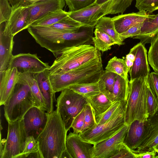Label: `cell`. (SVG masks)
I'll list each match as a JSON object with an SVG mask.
<instances>
[{"instance_id": "cell-41", "label": "cell", "mask_w": 158, "mask_h": 158, "mask_svg": "<svg viewBox=\"0 0 158 158\" xmlns=\"http://www.w3.org/2000/svg\"><path fill=\"white\" fill-rule=\"evenodd\" d=\"M122 103L114 101L110 107L104 113L95 117L97 124H101L107 121L118 108Z\"/></svg>"}, {"instance_id": "cell-50", "label": "cell", "mask_w": 158, "mask_h": 158, "mask_svg": "<svg viewBox=\"0 0 158 158\" xmlns=\"http://www.w3.org/2000/svg\"><path fill=\"white\" fill-rule=\"evenodd\" d=\"M42 0H17L15 6L12 9L20 7H27L36 2Z\"/></svg>"}, {"instance_id": "cell-17", "label": "cell", "mask_w": 158, "mask_h": 158, "mask_svg": "<svg viewBox=\"0 0 158 158\" xmlns=\"http://www.w3.org/2000/svg\"><path fill=\"white\" fill-rule=\"evenodd\" d=\"M133 48L135 59L132 66L129 71L130 80L140 77L147 78L150 69L147 58V51L145 45L139 42Z\"/></svg>"}, {"instance_id": "cell-18", "label": "cell", "mask_w": 158, "mask_h": 158, "mask_svg": "<svg viewBox=\"0 0 158 158\" xmlns=\"http://www.w3.org/2000/svg\"><path fill=\"white\" fill-rule=\"evenodd\" d=\"M65 4L64 0H42L28 6L29 27L34 22L49 13L63 9Z\"/></svg>"}, {"instance_id": "cell-13", "label": "cell", "mask_w": 158, "mask_h": 158, "mask_svg": "<svg viewBox=\"0 0 158 158\" xmlns=\"http://www.w3.org/2000/svg\"><path fill=\"white\" fill-rule=\"evenodd\" d=\"M149 118L135 120L128 125L123 143L130 148L135 150L147 139L149 134Z\"/></svg>"}, {"instance_id": "cell-22", "label": "cell", "mask_w": 158, "mask_h": 158, "mask_svg": "<svg viewBox=\"0 0 158 158\" xmlns=\"http://www.w3.org/2000/svg\"><path fill=\"white\" fill-rule=\"evenodd\" d=\"M29 15L27 7H20L12 9L9 19L6 22L14 36L29 27Z\"/></svg>"}, {"instance_id": "cell-26", "label": "cell", "mask_w": 158, "mask_h": 158, "mask_svg": "<svg viewBox=\"0 0 158 158\" xmlns=\"http://www.w3.org/2000/svg\"><path fill=\"white\" fill-rule=\"evenodd\" d=\"M117 74L104 70L98 82L100 92L112 102H114L113 90Z\"/></svg>"}, {"instance_id": "cell-25", "label": "cell", "mask_w": 158, "mask_h": 158, "mask_svg": "<svg viewBox=\"0 0 158 158\" xmlns=\"http://www.w3.org/2000/svg\"><path fill=\"white\" fill-rule=\"evenodd\" d=\"M150 123L149 134L146 140L135 150L134 152L150 151L158 143V110L152 115L149 116Z\"/></svg>"}, {"instance_id": "cell-54", "label": "cell", "mask_w": 158, "mask_h": 158, "mask_svg": "<svg viewBox=\"0 0 158 158\" xmlns=\"http://www.w3.org/2000/svg\"><path fill=\"white\" fill-rule=\"evenodd\" d=\"M153 149L157 153V156L156 157V158H158V143L153 147Z\"/></svg>"}, {"instance_id": "cell-37", "label": "cell", "mask_w": 158, "mask_h": 158, "mask_svg": "<svg viewBox=\"0 0 158 158\" xmlns=\"http://www.w3.org/2000/svg\"><path fill=\"white\" fill-rule=\"evenodd\" d=\"M133 0H112L106 15L123 13L131 5Z\"/></svg>"}, {"instance_id": "cell-45", "label": "cell", "mask_w": 158, "mask_h": 158, "mask_svg": "<svg viewBox=\"0 0 158 158\" xmlns=\"http://www.w3.org/2000/svg\"><path fill=\"white\" fill-rule=\"evenodd\" d=\"M142 23H137L132 26L123 33L119 34L120 39L122 41L126 39L132 37L139 35L140 32Z\"/></svg>"}, {"instance_id": "cell-46", "label": "cell", "mask_w": 158, "mask_h": 158, "mask_svg": "<svg viewBox=\"0 0 158 158\" xmlns=\"http://www.w3.org/2000/svg\"><path fill=\"white\" fill-rule=\"evenodd\" d=\"M112 158H135L132 150L123 142L121 145L117 153Z\"/></svg>"}, {"instance_id": "cell-38", "label": "cell", "mask_w": 158, "mask_h": 158, "mask_svg": "<svg viewBox=\"0 0 158 158\" xmlns=\"http://www.w3.org/2000/svg\"><path fill=\"white\" fill-rule=\"evenodd\" d=\"M147 79L146 81L147 104L149 116H151L158 110V98L149 86Z\"/></svg>"}, {"instance_id": "cell-31", "label": "cell", "mask_w": 158, "mask_h": 158, "mask_svg": "<svg viewBox=\"0 0 158 158\" xmlns=\"http://www.w3.org/2000/svg\"><path fill=\"white\" fill-rule=\"evenodd\" d=\"M94 37L92 40L94 46L99 51L102 52L111 48V46L116 44L115 41L110 36L103 31L95 28L94 32Z\"/></svg>"}, {"instance_id": "cell-8", "label": "cell", "mask_w": 158, "mask_h": 158, "mask_svg": "<svg viewBox=\"0 0 158 158\" xmlns=\"http://www.w3.org/2000/svg\"><path fill=\"white\" fill-rule=\"evenodd\" d=\"M87 103L85 98L69 88L61 91L57 98L56 110L67 131L74 118Z\"/></svg>"}, {"instance_id": "cell-6", "label": "cell", "mask_w": 158, "mask_h": 158, "mask_svg": "<svg viewBox=\"0 0 158 158\" xmlns=\"http://www.w3.org/2000/svg\"><path fill=\"white\" fill-rule=\"evenodd\" d=\"M3 105L4 116L8 123L22 119L28 110L34 106L29 86L18 82Z\"/></svg>"}, {"instance_id": "cell-40", "label": "cell", "mask_w": 158, "mask_h": 158, "mask_svg": "<svg viewBox=\"0 0 158 158\" xmlns=\"http://www.w3.org/2000/svg\"><path fill=\"white\" fill-rule=\"evenodd\" d=\"M84 108V125L81 133L90 129L97 124L94 110L90 105L88 102Z\"/></svg>"}, {"instance_id": "cell-53", "label": "cell", "mask_w": 158, "mask_h": 158, "mask_svg": "<svg viewBox=\"0 0 158 158\" xmlns=\"http://www.w3.org/2000/svg\"><path fill=\"white\" fill-rule=\"evenodd\" d=\"M12 7H13L16 3L17 0H8Z\"/></svg>"}, {"instance_id": "cell-27", "label": "cell", "mask_w": 158, "mask_h": 158, "mask_svg": "<svg viewBox=\"0 0 158 158\" xmlns=\"http://www.w3.org/2000/svg\"><path fill=\"white\" fill-rule=\"evenodd\" d=\"M85 98L92 107L95 117L105 111L113 102L101 92L98 94Z\"/></svg>"}, {"instance_id": "cell-35", "label": "cell", "mask_w": 158, "mask_h": 158, "mask_svg": "<svg viewBox=\"0 0 158 158\" xmlns=\"http://www.w3.org/2000/svg\"><path fill=\"white\" fill-rule=\"evenodd\" d=\"M69 89L85 98L98 94L100 92L98 82L74 86Z\"/></svg>"}, {"instance_id": "cell-51", "label": "cell", "mask_w": 158, "mask_h": 158, "mask_svg": "<svg viewBox=\"0 0 158 158\" xmlns=\"http://www.w3.org/2000/svg\"><path fill=\"white\" fill-rule=\"evenodd\" d=\"M72 158L71 156L69 153V152L66 149V150L62 154L60 158Z\"/></svg>"}, {"instance_id": "cell-43", "label": "cell", "mask_w": 158, "mask_h": 158, "mask_svg": "<svg viewBox=\"0 0 158 158\" xmlns=\"http://www.w3.org/2000/svg\"><path fill=\"white\" fill-rule=\"evenodd\" d=\"M8 0H0V23L9 20L12 10Z\"/></svg>"}, {"instance_id": "cell-4", "label": "cell", "mask_w": 158, "mask_h": 158, "mask_svg": "<svg viewBox=\"0 0 158 158\" xmlns=\"http://www.w3.org/2000/svg\"><path fill=\"white\" fill-rule=\"evenodd\" d=\"M103 71L101 59L63 74L49 75V78L55 93L74 86L97 83Z\"/></svg>"}, {"instance_id": "cell-19", "label": "cell", "mask_w": 158, "mask_h": 158, "mask_svg": "<svg viewBox=\"0 0 158 158\" xmlns=\"http://www.w3.org/2000/svg\"><path fill=\"white\" fill-rule=\"evenodd\" d=\"M20 72L15 67L0 72V105H4L18 83Z\"/></svg>"}, {"instance_id": "cell-2", "label": "cell", "mask_w": 158, "mask_h": 158, "mask_svg": "<svg viewBox=\"0 0 158 158\" xmlns=\"http://www.w3.org/2000/svg\"><path fill=\"white\" fill-rule=\"evenodd\" d=\"M67 132L57 110L49 114L45 126L36 139L43 158H60L66 149Z\"/></svg>"}, {"instance_id": "cell-12", "label": "cell", "mask_w": 158, "mask_h": 158, "mask_svg": "<svg viewBox=\"0 0 158 158\" xmlns=\"http://www.w3.org/2000/svg\"><path fill=\"white\" fill-rule=\"evenodd\" d=\"M128 126L125 123L114 135L93 145V158H112L123 142Z\"/></svg>"}, {"instance_id": "cell-30", "label": "cell", "mask_w": 158, "mask_h": 158, "mask_svg": "<svg viewBox=\"0 0 158 158\" xmlns=\"http://www.w3.org/2000/svg\"><path fill=\"white\" fill-rule=\"evenodd\" d=\"M69 14V12H66L63 9L52 12L34 22L30 27H49L68 16Z\"/></svg>"}, {"instance_id": "cell-48", "label": "cell", "mask_w": 158, "mask_h": 158, "mask_svg": "<svg viewBox=\"0 0 158 158\" xmlns=\"http://www.w3.org/2000/svg\"><path fill=\"white\" fill-rule=\"evenodd\" d=\"M134 152L135 158H156L157 153L154 150L139 152Z\"/></svg>"}, {"instance_id": "cell-34", "label": "cell", "mask_w": 158, "mask_h": 158, "mask_svg": "<svg viewBox=\"0 0 158 158\" xmlns=\"http://www.w3.org/2000/svg\"><path fill=\"white\" fill-rule=\"evenodd\" d=\"M83 25L68 15L58 22L47 27L55 30L70 31L76 30Z\"/></svg>"}, {"instance_id": "cell-11", "label": "cell", "mask_w": 158, "mask_h": 158, "mask_svg": "<svg viewBox=\"0 0 158 158\" xmlns=\"http://www.w3.org/2000/svg\"><path fill=\"white\" fill-rule=\"evenodd\" d=\"M50 66L41 60L36 54L20 53L13 56L8 68H16L20 73L37 74L49 69Z\"/></svg>"}, {"instance_id": "cell-1", "label": "cell", "mask_w": 158, "mask_h": 158, "mask_svg": "<svg viewBox=\"0 0 158 158\" xmlns=\"http://www.w3.org/2000/svg\"><path fill=\"white\" fill-rule=\"evenodd\" d=\"M27 30L37 43L52 52L56 57L67 47L85 44L91 39L92 36L89 28L85 25L70 31L41 27H30Z\"/></svg>"}, {"instance_id": "cell-16", "label": "cell", "mask_w": 158, "mask_h": 158, "mask_svg": "<svg viewBox=\"0 0 158 158\" xmlns=\"http://www.w3.org/2000/svg\"><path fill=\"white\" fill-rule=\"evenodd\" d=\"M65 143L72 158H93V146L84 140L79 134L70 132L67 136Z\"/></svg>"}, {"instance_id": "cell-10", "label": "cell", "mask_w": 158, "mask_h": 158, "mask_svg": "<svg viewBox=\"0 0 158 158\" xmlns=\"http://www.w3.org/2000/svg\"><path fill=\"white\" fill-rule=\"evenodd\" d=\"M112 0L101 5L95 2L81 10L69 11L68 16L84 25L95 27L98 20L106 15Z\"/></svg>"}, {"instance_id": "cell-44", "label": "cell", "mask_w": 158, "mask_h": 158, "mask_svg": "<svg viewBox=\"0 0 158 158\" xmlns=\"http://www.w3.org/2000/svg\"><path fill=\"white\" fill-rule=\"evenodd\" d=\"M85 114L84 107L73 120L71 128L73 129L74 133L79 134L82 132L84 125Z\"/></svg>"}, {"instance_id": "cell-24", "label": "cell", "mask_w": 158, "mask_h": 158, "mask_svg": "<svg viewBox=\"0 0 158 158\" xmlns=\"http://www.w3.org/2000/svg\"><path fill=\"white\" fill-rule=\"evenodd\" d=\"M158 34V14L152 16L142 23L140 34L132 38L140 40L144 45L151 43Z\"/></svg>"}, {"instance_id": "cell-47", "label": "cell", "mask_w": 158, "mask_h": 158, "mask_svg": "<svg viewBox=\"0 0 158 158\" xmlns=\"http://www.w3.org/2000/svg\"><path fill=\"white\" fill-rule=\"evenodd\" d=\"M147 81L150 88L158 98V73L155 71L150 73Z\"/></svg>"}, {"instance_id": "cell-9", "label": "cell", "mask_w": 158, "mask_h": 158, "mask_svg": "<svg viewBox=\"0 0 158 158\" xmlns=\"http://www.w3.org/2000/svg\"><path fill=\"white\" fill-rule=\"evenodd\" d=\"M27 136L23 118L8 123L7 135L1 158H15L24 149Z\"/></svg>"}, {"instance_id": "cell-29", "label": "cell", "mask_w": 158, "mask_h": 158, "mask_svg": "<svg viewBox=\"0 0 158 158\" xmlns=\"http://www.w3.org/2000/svg\"><path fill=\"white\" fill-rule=\"evenodd\" d=\"M128 79H125L117 74L113 90L114 101L126 104L128 93Z\"/></svg>"}, {"instance_id": "cell-20", "label": "cell", "mask_w": 158, "mask_h": 158, "mask_svg": "<svg viewBox=\"0 0 158 158\" xmlns=\"http://www.w3.org/2000/svg\"><path fill=\"white\" fill-rule=\"evenodd\" d=\"M152 15L144 11H139L137 12L120 15L112 18L116 31L120 34L126 31L134 25L143 22Z\"/></svg>"}, {"instance_id": "cell-28", "label": "cell", "mask_w": 158, "mask_h": 158, "mask_svg": "<svg viewBox=\"0 0 158 158\" xmlns=\"http://www.w3.org/2000/svg\"><path fill=\"white\" fill-rule=\"evenodd\" d=\"M95 28L103 31L111 37L116 42V44L120 46L124 44L125 43L119 38L112 18L102 17L98 20Z\"/></svg>"}, {"instance_id": "cell-32", "label": "cell", "mask_w": 158, "mask_h": 158, "mask_svg": "<svg viewBox=\"0 0 158 158\" xmlns=\"http://www.w3.org/2000/svg\"><path fill=\"white\" fill-rule=\"evenodd\" d=\"M43 158L36 139L32 136L27 137L23 152L15 158Z\"/></svg>"}, {"instance_id": "cell-39", "label": "cell", "mask_w": 158, "mask_h": 158, "mask_svg": "<svg viewBox=\"0 0 158 158\" xmlns=\"http://www.w3.org/2000/svg\"><path fill=\"white\" fill-rule=\"evenodd\" d=\"M135 7L139 11L151 14L158 10V0H135Z\"/></svg>"}, {"instance_id": "cell-7", "label": "cell", "mask_w": 158, "mask_h": 158, "mask_svg": "<svg viewBox=\"0 0 158 158\" xmlns=\"http://www.w3.org/2000/svg\"><path fill=\"white\" fill-rule=\"evenodd\" d=\"M126 104L120 105L106 122L96 124L90 129L79 134L85 141L93 145L113 136L125 124V112Z\"/></svg>"}, {"instance_id": "cell-21", "label": "cell", "mask_w": 158, "mask_h": 158, "mask_svg": "<svg viewBox=\"0 0 158 158\" xmlns=\"http://www.w3.org/2000/svg\"><path fill=\"white\" fill-rule=\"evenodd\" d=\"M48 69L35 74L39 87L46 105L47 111L50 114L53 110V100L55 93L54 92L49 78Z\"/></svg>"}, {"instance_id": "cell-49", "label": "cell", "mask_w": 158, "mask_h": 158, "mask_svg": "<svg viewBox=\"0 0 158 158\" xmlns=\"http://www.w3.org/2000/svg\"><path fill=\"white\" fill-rule=\"evenodd\" d=\"M123 58L125 60L126 64L129 70L133 65L135 59V54L133 47L130 49L129 53L125 57H123Z\"/></svg>"}, {"instance_id": "cell-15", "label": "cell", "mask_w": 158, "mask_h": 158, "mask_svg": "<svg viewBox=\"0 0 158 158\" xmlns=\"http://www.w3.org/2000/svg\"><path fill=\"white\" fill-rule=\"evenodd\" d=\"M11 29L6 22L0 23V72L8 69L13 56L14 44Z\"/></svg>"}, {"instance_id": "cell-52", "label": "cell", "mask_w": 158, "mask_h": 158, "mask_svg": "<svg viewBox=\"0 0 158 158\" xmlns=\"http://www.w3.org/2000/svg\"><path fill=\"white\" fill-rule=\"evenodd\" d=\"M110 0H96L95 3L98 5H101L109 1Z\"/></svg>"}, {"instance_id": "cell-23", "label": "cell", "mask_w": 158, "mask_h": 158, "mask_svg": "<svg viewBox=\"0 0 158 158\" xmlns=\"http://www.w3.org/2000/svg\"><path fill=\"white\" fill-rule=\"evenodd\" d=\"M18 82L26 84L29 86L34 98V106L46 111L45 102L39 87L35 74L30 73H20Z\"/></svg>"}, {"instance_id": "cell-5", "label": "cell", "mask_w": 158, "mask_h": 158, "mask_svg": "<svg viewBox=\"0 0 158 158\" xmlns=\"http://www.w3.org/2000/svg\"><path fill=\"white\" fill-rule=\"evenodd\" d=\"M147 78L140 77L129 81L125 112V123L128 125L135 120H145L149 117L147 100Z\"/></svg>"}, {"instance_id": "cell-3", "label": "cell", "mask_w": 158, "mask_h": 158, "mask_svg": "<svg viewBox=\"0 0 158 158\" xmlns=\"http://www.w3.org/2000/svg\"><path fill=\"white\" fill-rule=\"evenodd\" d=\"M98 49L90 44L67 47L54 60L48 69L49 75L63 74L96 60L101 59Z\"/></svg>"}, {"instance_id": "cell-14", "label": "cell", "mask_w": 158, "mask_h": 158, "mask_svg": "<svg viewBox=\"0 0 158 158\" xmlns=\"http://www.w3.org/2000/svg\"><path fill=\"white\" fill-rule=\"evenodd\" d=\"M49 114L36 106L28 110L23 118L27 136H32L36 139L46 124Z\"/></svg>"}, {"instance_id": "cell-33", "label": "cell", "mask_w": 158, "mask_h": 158, "mask_svg": "<svg viewBox=\"0 0 158 158\" xmlns=\"http://www.w3.org/2000/svg\"><path fill=\"white\" fill-rule=\"evenodd\" d=\"M105 69L106 71L114 73L125 79H128L129 69L123 58L113 57L108 62Z\"/></svg>"}, {"instance_id": "cell-42", "label": "cell", "mask_w": 158, "mask_h": 158, "mask_svg": "<svg viewBox=\"0 0 158 158\" xmlns=\"http://www.w3.org/2000/svg\"><path fill=\"white\" fill-rule=\"evenodd\" d=\"M69 11H77L85 8L95 2L96 0H64Z\"/></svg>"}, {"instance_id": "cell-36", "label": "cell", "mask_w": 158, "mask_h": 158, "mask_svg": "<svg viewBox=\"0 0 158 158\" xmlns=\"http://www.w3.org/2000/svg\"><path fill=\"white\" fill-rule=\"evenodd\" d=\"M148 55V61L155 72L158 73V34L151 42Z\"/></svg>"}]
</instances>
